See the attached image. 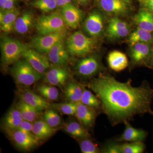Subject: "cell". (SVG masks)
I'll list each match as a JSON object with an SVG mask.
<instances>
[{"instance_id": "6da1fadb", "label": "cell", "mask_w": 153, "mask_h": 153, "mask_svg": "<svg viewBox=\"0 0 153 153\" xmlns=\"http://www.w3.org/2000/svg\"><path fill=\"white\" fill-rule=\"evenodd\" d=\"M87 87L98 97L102 109L113 125L129 121L138 115L153 116V88L149 83L134 87L128 81L120 82L112 76L102 75Z\"/></svg>"}, {"instance_id": "7a4b0ae2", "label": "cell", "mask_w": 153, "mask_h": 153, "mask_svg": "<svg viewBox=\"0 0 153 153\" xmlns=\"http://www.w3.org/2000/svg\"><path fill=\"white\" fill-rule=\"evenodd\" d=\"M97 46L94 38L85 36L81 31H77L67 38L66 48L68 53L74 56H82L91 53Z\"/></svg>"}, {"instance_id": "3957f363", "label": "cell", "mask_w": 153, "mask_h": 153, "mask_svg": "<svg viewBox=\"0 0 153 153\" xmlns=\"http://www.w3.org/2000/svg\"><path fill=\"white\" fill-rule=\"evenodd\" d=\"M11 71L17 84L24 86L33 85L44 76L35 70L25 59L14 63Z\"/></svg>"}, {"instance_id": "277c9868", "label": "cell", "mask_w": 153, "mask_h": 153, "mask_svg": "<svg viewBox=\"0 0 153 153\" xmlns=\"http://www.w3.org/2000/svg\"><path fill=\"white\" fill-rule=\"evenodd\" d=\"M66 26L60 11L53 12L48 15H42L36 22V30L41 36L66 32Z\"/></svg>"}, {"instance_id": "5b68a950", "label": "cell", "mask_w": 153, "mask_h": 153, "mask_svg": "<svg viewBox=\"0 0 153 153\" xmlns=\"http://www.w3.org/2000/svg\"><path fill=\"white\" fill-rule=\"evenodd\" d=\"M27 46L21 41L5 37L1 42V61L5 67L14 64L22 57L23 53Z\"/></svg>"}, {"instance_id": "8992f818", "label": "cell", "mask_w": 153, "mask_h": 153, "mask_svg": "<svg viewBox=\"0 0 153 153\" xmlns=\"http://www.w3.org/2000/svg\"><path fill=\"white\" fill-rule=\"evenodd\" d=\"M66 32L51 33L36 36L32 38L31 44L35 50L41 54H48L55 44L64 41Z\"/></svg>"}, {"instance_id": "52a82bcc", "label": "cell", "mask_w": 153, "mask_h": 153, "mask_svg": "<svg viewBox=\"0 0 153 153\" xmlns=\"http://www.w3.org/2000/svg\"><path fill=\"white\" fill-rule=\"evenodd\" d=\"M5 131L16 146L22 150L30 151L39 145V140L35 136L26 133L19 129Z\"/></svg>"}, {"instance_id": "ba28073f", "label": "cell", "mask_w": 153, "mask_h": 153, "mask_svg": "<svg viewBox=\"0 0 153 153\" xmlns=\"http://www.w3.org/2000/svg\"><path fill=\"white\" fill-rule=\"evenodd\" d=\"M22 57H24L35 70L43 75L51 67L48 57L28 47L24 51Z\"/></svg>"}, {"instance_id": "9c48e42d", "label": "cell", "mask_w": 153, "mask_h": 153, "mask_svg": "<svg viewBox=\"0 0 153 153\" xmlns=\"http://www.w3.org/2000/svg\"><path fill=\"white\" fill-rule=\"evenodd\" d=\"M18 95L20 100L35 108L40 113L51 107L48 100L29 89H21L18 91Z\"/></svg>"}, {"instance_id": "30bf717a", "label": "cell", "mask_w": 153, "mask_h": 153, "mask_svg": "<svg viewBox=\"0 0 153 153\" xmlns=\"http://www.w3.org/2000/svg\"><path fill=\"white\" fill-rule=\"evenodd\" d=\"M44 75V81L47 84L63 87L69 78V73L64 66L55 65L50 67Z\"/></svg>"}, {"instance_id": "8fae6325", "label": "cell", "mask_w": 153, "mask_h": 153, "mask_svg": "<svg viewBox=\"0 0 153 153\" xmlns=\"http://www.w3.org/2000/svg\"><path fill=\"white\" fill-rule=\"evenodd\" d=\"M100 68L98 59L91 56L83 58L79 61L76 65V72L79 76L83 77H89L95 75Z\"/></svg>"}, {"instance_id": "7c38bea8", "label": "cell", "mask_w": 153, "mask_h": 153, "mask_svg": "<svg viewBox=\"0 0 153 153\" xmlns=\"http://www.w3.org/2000/svg\"><path fill=\"white\" fill-rule=\"evenodd\" d=\"M60 12L67 26L73 29L79 27L83 18V13L81 10L70 4L63 7Z\"/></svg>"}, {"instance_id": "4fadbf2b", "label": "cell", "mask_w": 153, "mask_h": 153, "mask_svg": "<svg viewBox=\"0 0 153 153\" xmlns=\"http://www.w3.org/2000/svg\"><path fill=\"white\" fill-rule=\"evenodd\" d=\"M103 28V19L99 13L93 11L88 16L84 23V30L91 37L94 38L100 36Z\"/></svg>"}, {"instance_id": "5bb4252c", "label": "cell", "mask_w": 153, "mask_h": 153, "mask_svg": "<svg viewBox=\"0 0 153 153\" xmlns=\"http://www.w3.org/2000/svg\"><path fill=\"white\" fill-rule=\"evenodd\" d=\"M47 55L49 61L54 65L64 66L67 64L69 60L68 52L65 47L64 41L55 44Z\"/></svg>"}, {"instance_id": "9a60e30c", "label": "cell", "mask_w": 153, "mask_h": 153, "mask_svg": "<svg viewBox=\"0 0 153 153\" xmlns=\"http://www.w3.org/2000/svg\"><path fill=\"white\" fill-rule=\"evenodd\" d=\"M106 32L109 38L116 39L127 36L129 33V28L126 22L114 17L109 20Z\"/></svg>"}, {"instance_id": "2e32d148", "label": "cell", "mask_w": 153, "mask_h": 153, "mask_svg": "<svg viewBox=\"0 0 153 153\" xmlns=\"http://www.w3.org/2000/svg\"><path fill=\"white\" fill-rule=\"evenodd\" d=\"M95 108L87 106L81 102L77 103L75 116L79 122L86 128L93 126L96 117Z\"/></svg>"}, {"instance_id": "e0dca14e", "label": "cell", "mask_w": 153, "mask_h": 153, "mask_svg": "<svg viewBox=\"0 0 153 153\" xmlns=\"http://www.w3.org/2000/svg\"><path fill=\"white\" fill-rule=\"evenodd\" d=\"M124 123L125 124V129L117 141L126 143L143 142L147 136V132L142 129L135 128L128 121Z\"/></svg>"}, {"instance_id": "ac0fdd59", "label": "cell", "mask_w": 153, "mask_h": 153, "mask_svg": "<svg viewBox=\"0 0 153 153\" xmlns=\"http://www.w3.org/2000/svg\"><path fill=\"white\" fill-rule=\"evenodd\" d=\"M34 24V16L32 11L26 10L20 13L16 19L14 30L19 35L29 33Z\"/></svg>"}, {"instance_id": "d6986e66", "label": "cell", "mask_w": 153, "mask_h": 153, "mask_svg": "<svg viewBox=\"0 0 153 153\" xmlns=\"http://www.w3.org/2000/svg\"><path fill=\"white\" fill-rule=\"evenodd\" d=\"M100 7L105 13L120 15L126 13L128 10V7L123 0H98Z\"/></svg>"}, {"instance_id": "ffe728a7", "label": "cell", "mask_w": 153, "mask_h": 153, "mask_svg": "<svg viewBox=\"0 0 153 153\" xmlns=\"http://www.w3.org/2000/svg\"><path fill=\"white\" fill-rule=\"evenodd\" d=\"M20 14L19 9L0 12V28L4 33H9L14 30V25Z\"/></svg>"}, {"instance_id": "44dd1931", "label": "cell", "mask_w": 153, "mask_h": 153, "mask_svg": "<svg viewBox=\"0 0 153 153\" xmlns=\"http://www.w3.org/2000/svg\"><path fill=\"white\" fill-rule=\"evenodd\" d=\"M57 130L56 128L50 126L44 120L36 121L33 123V134L39 140L49 138Z\"/></svg>"}, {"instance_id": "7402d4cb", "label": "cell", "mask_w": 153, "mask_h": 153, "mask_svg": "<svg viewBox=\"0 0 153 153\" xmlns=\"http://www.w3.org/2000/svg\"><path fill=\"white\" fill-rule=\"evenodd\" d=\"M20 111L16 107L11 108L3 120V127L4 130H14L19 128L23 120Z\"/></svg>"}, {"instance_id": "603a6c76", "label": "cell", "mask_w": 153, "mask_h": 153, "mask_svg": "<svg viewBox=\"0 0 153 153\" xmlns=\"http://www.w3.org/2000/svg\"><path fill=\"white\" fill-rule=\"evenodd\" d=\"M108 62L110 68L115 71H120L128 66L127 57L125 54L118 51H114L109 53Z\"/></svg>"}, {"instance_id": "cb8c5ba5", "label": "cell", "mask_w": 153, "mask_h": 153, "mask_svg": "<svg viewBox=\"0 0 153 153\" xmlns=\"http://www.w3.org/2000/svg\"><path fill=\"white\" fill-rule=\"evenodd\" d=\"M138 27L149 32H153V13L146 9L140 10L134 18Z\"/></svg>"}, {"instance_id": "d4e9b609", "label": "cell", "mask_w": 153, "mask_h": 153, "mask_svg": "<svg viewBox=\"0 0 153 153\" xmlns=\"http://www.w3.org/2000/svg\"><path fill=\"white\" fill-rule=\"evenodd\" d=\"M63 128L67 133L77 140L90 137V134L87 128L80 123L76 121L67 123L64 124Z\"/></svg>"}, {"instance_id": "484cf974", "label": "cell", "mask_w": 153, "mask_h": 153, "mask_svg": "<svg viewBox=\"0 0 153 153\" xmlns=\"http://www.w3.org/2000/svg\"><path fill=\"white\" fill-rule=\"evenodd\" d=\"M132 47L131 57L134 63H142L147 59L150 54V46L148 43L140 42Z\"/></svg>"}, {"instance_id": "4316f807", "label": "cell", "mask_w": 153, "mask_h": 153, "mask_svg": "<svg viewBox=\"0 0 153 153\" xmlns=\"http://www.w3.org/2000/svg\"><path fill=\"white\" fill-rule=\"evenodd\" d=\"M83 89L82 86L74 82H68L64 89L65 98L69 102L78 103L81 102Z\"/></svg>"}, {"instance_id": "83f0119b", "label": "cell", "mask_w": 153, "mask_h": 153, "mask_svg": "<svg viewBox=\"0 0 153 153\" xmlns=\"http://www.w3.org/2000/svg\"><path fill=\"white\" fill-rule=\"evenodd\" d=\"M16 106L20 111L23 120L30 122L36 121L41 113L35 108L22 100H20Z\"/></svg>"}, {"instance_id": "f1b7e54d", "label": "cell", "mask_w": 153, "mask_h": 153, "mask_svg": "<svg viewBox=\"0 0 153 153\" xmlns=\"http://www.w3.org/2000/svg\"><path fill=\"white\" fill-rule=\"evenodd\" d=\"M153 41V35L152 33L138 27L135 31L131 33L129 38V42L131 46L140 42L149 44Z\"/></svg>"}, {"instance_id": "f546056e", "label": "cell", "mask_w": 153, "mask_h": 153, "mask_svg": "<svg viewBox=\"0 0 153 153\" xmlns=\"http://www.w3.org/2000/svg\"><path fill=\"white\" fill-rule=\"evenodd\" d=\"M36 90L40 95L48 101H56L59 98V91L54 85L40 84L37 86Z\"/></svg>"}, {"instance_id": "4dcf8cb0", "label": "cell", "mask_w": 153, "mask_h": 153, "mask_svg": "<svg viewBox=\"0 0 153 153\" xmlns=\"http://www.w3.org/2000/svg\"><path fill=\"white\" fill-rule=\"evenodd\" d=\"M120 153H142L144 152L146 146L143 142H127L118 144Z\"/></svg>"}, {"instance_id": "1f68e13d", "label": "cell", "mask_w": 153, "mask_h": 153, "mask_svg": "<svg viewBox=\"0 0 153 153\" xmlns=\"http://www.w3.org/2000/svg\"><path fill=\"white\" fill-rule=\"evenodd\" d=\"M82 87L83 93L80 102L85 105L91 107L95 109L100 108H101V103L96 95H94L91 91L88 90L84 86H82Z\"/></svg>"}, {"instance_id": "d6a6232c", "label": "cell", "mask_w": 153, "mask_h": 153, "mask_svg": "<svg viewBox=\"0 0 153 153\" xmlns=\"http://www.w3.org/2000/svg\"><path fill=\"white\" fill-rule=\"evenodd\" d=\"M77 103L72 102L64 103H54L51 107L61 114L67 115H75L77 109Z\"/></svg>"}, {"instance_id": "836d02e7", "label": "cell", "mask_w": 153, "mask_h": 153, "mask_svg": "<svg viewBox=\"0 0 153 153\" xmlns=\"http://www.w3.org/2000/svg\"><path fill=\"white\" fill-rule=\"evenodd\" d=\"M43 117V120L52 127L56 128L61 123V117L54 109L49 108L45 110Z\"/></svg>"}, {"instance_id": "e575fe53", "label": "cell", "mask_w": 153, "mask_h": 153, "mask_svg": "<svg viewBox=\"0 0 153 153\" xmlns=\"http://www.w3.org/2000/svg\"><path fill=\"white\" fill-rule=\"evenodd\" d=\"M31 4L44 13H49L57 8L55 0H34Z\"/></svg>"}, {"instance_id": "d590c367", "label": "cell", "mask_w": 153, "mask_h": 153, "mask_svg": "<svg viewBox=\"0 0 153 153\" xmlns=\"http://www.w3.org/2000/svg\"><path fill=\"white\" fill-rule=\"evenodd\" d=\"M78 140L81 152L83 153H98L101 150L89 138L82 139Z\"/></svg>"}, {"instance_id": "8d00e7d4", "label": "cell", "mask_w": 153, "mask_h": 153, "mask_svg": "<svg viewBox=\"0 0 153 153\" xmlns=\"http://www.w3.org/2000/svg\"><path fill=\"white\" fill-rule=\"evenodd\" d=\"M18 0H0L1 10L8 11L16 8V4Z\"/></svg>"}, {"instance_id": "74e56055", "label": "cell", "mask_w": 153, "mask_h": 153, "mask_svg": "<svg viewBox=\"0 0 153 153\" xmlns=\"http://www.w3.org/2000/svg\"><path fill=\"white\" fill-rule=\"evenodd\" d=\"M33 123L23 120L18 129L26 133L34 135L33 132Z\"/></svg>"}, {"instance_id": "f35d334b", "label": "cell", "mask_w": 153, "mask_h": 153, "mask_svg": "<svg viewBox=\"0 0 153 153\" xmlns=\"http://www.w3.org/2000/svg\"><path fill=\"white\" fill-rule=\"evenodd\" d=\"M102 153H120L118 149V144L111 143L107 145L102 151Z\"/></svg>"}, {"instance_id": "ab89813d", "label": "cell", "mask_w": 153, "mask_h": 153, "mask_svg": "<svg viewBox=\"0 0 153 153\" xmlns=\"http://www.w3.org/2000/svg\"><path fill=\"white\" fill-rule=\"evenodd\" d=\"M145 9L153 13V0H141Z\"/></svg>"}, {"instance_id": "60d3db41", "label": "cell", "mask_w": 153, "mask_h": 153, "mask_svg": "<svg viewBox=\"0 0 153 153\" xmlns=\"http://www.w3.org/2000/svg\"><path fill=\"white\" fill-rule=\"evenodd\" d=\"M56 4H57V8H62L63 7L66 5L65 0H55Z\"/></svg>"}, {"instance_id": "b9f144b4", "label": "cell", "mask_w": 153, "mask_h": 153, "mask_svg": "<svg viewBox=\"0 0 153 153\" xmlns=\"http://www.w3.org/2000/svg\"><path fill=\"white\" fill-rule=\"evenodd\" d=\"M79 5L82 6L87 5L90 2V0H75Z\"/></svg>"}, {"instance_id": "7bdbcfd3", "label": "cell", "mask_w": 153, "mask_h": 153, "mask_svg": "<svg viewBox=\"0 0 153 153\" xmlns=\"http://www.w3.org/2000/svg\"><path fill=\"white\" fill-rule=\"evenodd\" d=\"M73 0H65L66 1V4H72V1Z\"/></svg>"}, {"instance_id": "ee69618b", "label": "cell", "mask_w": 153, "mask_h": 153, "mask_svg": "<svg viewBox=\"0 0 153 153\" xmlns=\"http://www.w3.org/2000/svg\"><path fill=\"white\" fill-rule=\"evenodd\" d=\"M151 64H152V66H153V54L152 55V59H151Z\"/></svg>"}, {"instance_id": "f6af8a7d", "label": "cell", "mask_w": 153, "mask_h": 153, "mask_svg": "<svg viewBox=\"0 0 153 153\" xmlns=\"http://www.w3.org/2000/svg\"><path fill=\"white\" fill-rule=\"evenodd\" d=\"M123 1H126V2H128L130 1H131V0H123Z\"/></svg>"}]
</instances>
